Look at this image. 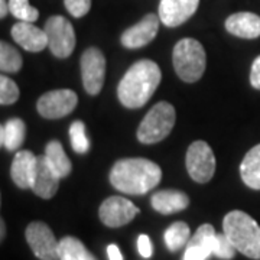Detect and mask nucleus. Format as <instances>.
<instances>
[{"label":"nucleus","instance_id":"33","mask_svg":"<svg viewBox=\"0 0 260 260\" xmlns=\"http://www.w3.org/2000/svg\"><path fill=\"white\" fill-rule=\"evenodd\" d=\"M107 256H109V260H123V254L116 244H110L107 247Z\"/></svg>","mask_w":260,"mask_h":260},{"label":"nucleus","instance_id":"16","mask_svg":"<svg viewBox=\"0 0 260 260\" xmlns=\"http://www.w3.org/2000/svg\"><path fill=\"white\" fill-rule=\"evenodd\" d=\"M12 38L15 42L29 52H41L48 47V37L45 29L35 26L32 22H22L12 28Z\"/></svg>","mask_w":260,"mask_h":260},{"label":"nucleus","instance_id":"8","mask_svg":"<svg viewBox=\"0 0 260 260\" xmlns=\"http://www.w3.org/2000/svg\"><path fill=\"white\" fill-rule=\"evenodd\" d=\"M26 242L39 260H59V242L52 230L42 221H34L26 227Z\"/></svg>","mask_w":260,"mask_h":260},{"label":"nucleus","instance_id":"35","mask_svg":"<svg viewBox=\"0 0 260 260\" xmlns=\"http://www.w3.org/2000/svg\"><path fill=\"white\" fill-rule=\"evenodd\" d=\"M0 225H2V227H0V229H2V234H0V239L3 240V239H5V234H6V225H5V221H3V220H2Z\"/></svg>","mask_w":260,"mask_h":260},{"label":"nucleus","instance_id":"7","mask_svg":"<svg viewBox=\"0 0 260 260\" xmlns=\"http://www.w3.org/2000/svg\"><path fill=\"white\" fill-rule=\"evenodd\" d=\"M186 171L195 182L205 184L214 177L215 156L213 149L204 140L194 142L186 152Z\"/></svg>","mask_w":260,"mask_h":260},{"label":"nucleus","instance_id":"13","mask_svg":"<svg viewBox=\"0 0 260 260\" xmlns=\"http://www.w3.org/2000/svg\"><path fill=\"white\" fill-rule=\"evenodd\" d=\"M200 0H160L159 18L168 28L185 23L198 9Z\"/></svg>","mask_w":260,"mask_h":260},{"label":"nucleus","instance_id":"4","mask_svg":"<svg viewBox=\"0 0 260 260\" xmlns=\"http://www.w3.org/2000/svg\"><path fill=\"white\" fill-rule=\"evenodd\" d=\"M204 47L192 38H185L178 42L172 52V62L178 77L185 83L198 81L205 71Z\"/></svg>","mask_w":260,"mask_h":260},{"label":"nucleus","instance_id":"6","mask_svg":"<svg viewBox=\"0 0 260 260\" xmlns=\"http://www.w3.org/2000/svg\"><path fill=\"white\" fill-rule=\"evenodd\" d=\"M48 48L56 58H67L75 48V32L71 22L64 16H52L45 23Z\"/></svg>","mask_w":260,"mask_h":260},{"label":"nucleus","instance_id":"25","mask_svg":"<svg viewBox=\"0 0 260 260\" xmlns=\"http://www.w3.org/2000/svg\"><path fill=\"white\" fill-rule=\"evenodd\" d=\"M22 68V56L15 48L2 42L0 44V70L3 73H18Z\"/></svg>","mask_w":260,"mask_h":260},{"label":"nucleus","instance_id":"21","mask_svg":"<svg viewBox=\"0 0 260 260\" xmlns=\"http://www.w3.org/2000/svg\"><path fill=\"white\" fill-rule=\"evenodd\" d=\"M26 136V126L20 119H10L0 129V140L2 146L8 150H18Z\"/></svg>","mask_w":260,"mask_h":260},{"label":"nucleus","instance_id":"18","mask_svg":"<svg viewBox=\"0 0 260 260\" xmlns=\"http://www.w3.org/2000/svg\"><path fill=\"white\" fill-rule=\"evenodd\" d=\"M37 159L38 156H35L30 150H18V153L15 155L10 167V177L19 188H30L37 167Z\"/></svg>","mask_w":260,"mask_h":260},{"label":"nucleus","instance_id":"15","mask_svg":"<svg viewBox=\"0 0 260 260\" xmlns=\"http://www.w3.org/2000/svg\"><path fill=\"white\" fill-rule=\"evenodd\" d=\"M217 233L211 224H203L189 239L182 260H208L214 256Z\"/></svg>","mask_w":260,"mask_h":260},{"label":"nucleus","instance_id":"22","mask_svg":"<svg viewBox=\"0 0 260 260\" xmlns=\"http://www.w3.org/2000/svg\"><path fill=\"white\" fill-rule=\"evenodd\" d=\"M45 158L52 169L59 175V178L68 177L71 174V169H73L71 160L67 156L62 145L58 140H52L48 143L45 148Z\"/></svg>","mask_w":260,"mask_h":260},{"label":"nucleus","instance_id":"32","mask_svg":"<svg viewBox=\"0 0 260 260\" xmlns=\"http://www.w3.org/2000/svg\"><path fill=\"white\" fill-rule=\"evenodd\" d=\"M250 84L256 90H260V55L253 61V65H251Z\"/></svg>","mask_w":260,"mask_h":260},{"label":"nucleus","instance_id":"11","mask_svg":"<svg viewBox=\"0 0 260 260\" xmlns=\"http://www.w3.org/2000/svg\"><path fill=\"white\" fill-rule=\"evenodd\" d=\"M139 214V208L123 197H109L99 210L100 220L107 227H121L129 224Z\"/></svg>","mask_w":260,"mask_h":260},{"label":"nucleus","instance_id":"1","mask_svg":"<svg viewBox=\"0 0 260 260\" xmlns=\"http://www.w3.org/2000/svg\"><path fill=\"white\" fill-rule=\"evenodd\" d=\"M162 78L160 68L150 59H140L127 70L117 87L120 103L127 109L143 107L153 95Z\"/></svg>","mask_w":260,"mask_h":260},{"label":"nucleus","instance_id":"27","mask_svg":"<svg viewBox=\"0 0 260 260\" xmlns=\"http://www.w3.org/2000/svg\"><path fill=\"white\" fill-rule=\"evenodd\" d=\"M70 139L71 146L77 153H87L90 149V140L85 133V124L83 121H74L70 127Z\"/></svg>","mask_w":260,"mask_h":260},{"label":"nucleus","instance_id":"29","mask_svg":"<svg viewBox=\"0 0 260 260\" xmlns=\"http://www.w3.org/2000/svg\"><path fill=\"white\" fill-rule=\"evenodd\" d=\"M236 247L225 234H217L215 244H214V256L221 260H232L236 254Z\"/></svg>","mask_w":260,"mask_h":260},{"label":"nucleus","instance_id":"26","mask_svg":"<svg viewBox=\"0 0 260 260\" xmlns=\"http://www.w3.org/2000/svg\"><path fill=\"white\" fill-rule=\"evenodd\" d=\"M9 13L22 22H35L39 18V12L29 5V0H9Z\"/></svg>","mask_w":260,"mask_h":260},{"label":"nucleus","instance_id":"34","mask_svg":"<svg viewBox=\"0 0 260 260\" xmlns=\"http://www.w3.org/2000/svg\"><path fill=\"white\" fill-rule=\"evenodd\" d=\"M9 13V0H0V18H5Z\"/></svg>","mask_w":260,"mask_h":260},{"label":"nucleus","instance_id":"12","mask_svg":"<svg viewBox=\"0 0 260 260\" xmlns=\"http://www.w3.org/2000/svg\"><path fill=\"white\" fill-rule=\"evenodd\" d=\"M159 15L149 13L136 25L130 26L121 34V45L127 49H138V48L148 45L153 41L159 30Z\"/></svg>","mask_w":260,"mask_h":260},{"label":"nucleus","instance_id":"17","mask_svg":"<svg viewBox=\"0 0 260 260\" xmlns=\"http://www.w3.org/2000/svg\"><path fill=\"white\" fill-rule=\"evenodd\" d=\"M225 29L234 37L256 39L260 37V16L251 12H239L229 16Z\"/></svg>","mask_w":260,"mask_h":260},{"label":"nucleus","instance_id":"20","mask_svg":"<svg viewBox=\"0 0 260 260\" xmlns=\"http://www.w3.org/2000/svg\"><path fill=\"white\" fill-rule=\"evenodd\" d=\"M243 182L251 189H260V145L251 148L240 165Z\"/></svg>","mask_w":260,"mask_h":260},{"label":"nucleus","instance_id":"5","mask_svg":"<svg viewBox=\"0 0 260 260\" xmlns=\"http://www.w3.org/2000/svg\"><path fill=\"white\" fill-rule=\"evenodd\" d=\"M175 109L172 104L160 102L155 104L138 129V139L145 145H152L164 140L175 124Z\"/></svg>","mask_w":260,"mask_h":260},{"label":"nucleus","instance_id":"31","mask_svg":"<svg viewBox=\"0 0 260 260\" xmlns=\"http://www.w3.org/2000/svg\"><path fill=\"white\" fill-rule=\"evenodd\" d=\"M138 250H139L140 256L149 259L152 257V253H153V247H152V243L146 234H140L139 239H138Z\"/></svg>","mask_w":260,"mask_h":260},{"label":"nucleus","instance_id":"28","mask_svg":"<svg viewBox=\"0 0 260 260\" xmlns=\"http://www.w3.org/2000/svg\"><path fill=\"white\" fill-rule=\"evenodd\" d=\"M19 99V88L13 80L9 77L2 75L0 77V103L3 106H9L18 102Z\"/></svg>","mask_w":260,"mask_h":260},{"label":"nucleus","instance_id":"14","mask_svg":"<svg viewBox=\"0 0 260 260\" xmlns=\"http://www.w3.org/2000/svg\"><path fill=\"white\" fill-rule=\"evenodd\" d=\"M59 175L52 169L49 162L45 158V155L38 156L37 167L32 178L30 189L41 198L49 200L56 194L59 186Z\"/></svg>","mask_w":260,"mask_h":260},{"label":"nucleus","instance_id":"19","mask_svg":"<svg viewBox=\"0 0 260 260\" xmlns=\"http://www.w3.org/2000/svg\"><path fill=\"white\" fill-rule=\"evenodd\" d=\"M189 205V198L185 192L164 189L152 195V207L160 214H174L185 210Z\"/></svg>","mask_w":260,"mask_h":260},{"label":"nucleus","instance_id":"10","mask_svg":"<svg viewBox=\"0 0 260 260\" xmlns=\"http://www.w3.org/2000/svg\"><path fill=\"white\" fill-rule=\"evenodd\" d=\"M78 97L73 90L48 91L38 100V113L45 119H61L74 112Z\"/></svg>","mask_w":260,"mask_h":260},{"label":"nucleus","instance_id":"23","mask_svg":"<svg viewBox=\"0 0 260 260\" xmlns=\"http://www.w3.org/2000/svg\"><path fill=\"white\" fill-rule=\"evenodd\" d=\"M59 260H97L83 242L75 237H64L59 242Z\"/></svg>","mask_w":260,"mask_h":260},{"label":"nucleus","instance_id":"3","mask_svg":"<svg viewBox=\"0 0 260 260\" xmlns=\"http://www.w3.org/2000/svg\"><path fill=\"white\" fill-rule=\"evenodd\" d=\"M224 234L246 257L260 260V225L249 214L234 210L223 220Z\"/></svg>","mask_w":260,"mask_h":260},{"label":"nucleus","instance_id":"30","mask_svg":"<svg viewBox=\"0 0 260 260\" xmlns=\"http://www.w3.org/2000/svg\"><path fill=\"white\" fill-rule=\"evenodd\" d=\"M67 10L74 16V18H83L87 15L91 8V0H64Z\"/></svg>","mask_w":260,"mask_h":260},{"label":"nucleus","instance_id":"24","mask_svg":"<svg viewBox=\"0 0 260 260\" xmlns=\"http://www.w3.org/2000/svg\"><path fill=\"white\" fill-rule=\"evenodd\" d=\"M191 239V232L188 224L184 221H177L171 224L165 232V244L171 251H177L188 244Z\"/></svg>","mask_w":260,"mask_h":260},{"label":"nucleus","instance_id":"2","mask_svg":"<svg viewBox=\"0 0 260 260\" xmlns=\"http://www.w3.org/2000/svg\"><path fill=\"white\" fill-rule=\"evenodd\" d=\"M162 171L155 162L143 158L117 160L110 172L112 185L124 194L142 195L160 182Z\"/></svg>","mask_w":260,"mask_h":260},{"label":"nucleus","instance_id":"9","mask_svg":"<svg viewBox=\"0 0 260 260\" xmlns=\"http://www.w3.org/2000/svg\"><path fill=\"white\" fill-rule=\"evenodd\" d=\"M81 77L85 91L95 95L102 91L106 77V58L97 48H88L81 55Z\"/></svg>","mask_w":260,"mask_h":260}]
</instances>
